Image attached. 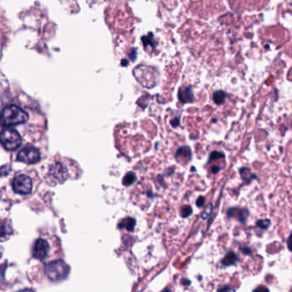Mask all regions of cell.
Masks as SVG:
<instances>
[{"mask_svg":"<svg viewBox=\"0 0 292 292\" xmlns=\"http://www.w3.org/2000/svg\"><path fill=\"white\" fill-rule=\"evenodd\" d=\"M33 292V291H32V289H24V290H22V291H20V292Z\"/></svg>","mask_w":292,"mask_h":292,"instance_id":"25","label":"cell"},{"mask_svg":"<svg viewBox=\"0 0 292 292\" xmlns=\"http://www.w3.org/2000/svg\"><path fill=\"white\" fill-rule=\"evenodd\" d=\"M226 97H227V94H226L225 92H223V91H216L214 93V95H213V99H214L216 104L221 105V104L224 103V102H225Z\"/></svg>","mask_w":292,"mask_h":292,"instance_id":"14","label":"cell"},{"mask_svg":"<svg viewBox=\"0 0 292 292\" xmlns=\"http://www.w3.org/2000/svg\"><path fill=\"white\" fill-rule=\"evenodd\" d=\"M229 217L236 218L239 222L244 223L247 220L249 216V211L246 209H239V208H231L227 212Z\"/></svg>","mask_w":292,"mask_h":292,"instance_id":"8","label":"cell"},{"mask_svg":"<svg viewBox=\"0 0 292 292\" xmlns=\"http://www.w3.org/2000/svg\"><path fill=\"white\" fill-rule=\"evenodd\" d=\"M287 245H288V249H289L290 251L292 252V234L290 235L288 239H287Z\"/></svg>","mask_w":292,"mask_h":292,"instance_id":"22","label":"cell"},{"mask_svg":"<svg viewBox=\"0 0 292 292\" xmlns=\"http://www.w3.org/2000/svg\"><path fill=\"white\" fill-rule=\"evenodd\" d=\"M177 160L180 162V161H189L192 158V152L189 148L181 147L177 151L176 156H175Z\"/></svg>","mask_w":292,"mask_h":292,"instance_id":"11","label":"cell"},{"mask_svg":"<svg viewBox=\"0 0 292 292\" xmlns=\"http://www.w3.org/2000/svg\"><path fill=\"white\" fill-rule=\"evenodd\" d=\"M238 256L234 252L230 251L229 253L227 254V256H226L222 262L225 266H231V265H234L238 261Z\"/></svg>","mask_w":292,"mask_h":292,"instance_id":"13","label":"cell"},{"mask_svg":"<svg viewBox=\"0 0 292 292\" xmlns=\"http://www.w3.org/2000/svg\"><path fill=\"white\" fill-rule=\"evenodd\" d=\"M239 172H240L241 177L243 178V180H249V178H248V177H250V179H251V180H253L254 179H257V175L251 173V169H250V168H247V167L240 168ZM249 181H250V180H249Z\"/></svg>","mask_w":292,"mask_h":292,"instance_id":"15","label":"cell"},{"mask_svg":"<svg viewBox=\"0 0 292 292\" xmlns=\"http://www.w3.org/2000/svg\"><path fill=\"white\" fill-rule=\"evenodd\" d=\"M0 142L8 151H14L22 144V138L16 130L5 129L0 133Z\"/></svg>","mask_w":292,"mask_h":292,"instance_id":"3","label":"cell"},{"mask_svg":"<svg viewBox=\"0 0 292 292\" xmlns=\"http://www.w3.org/2000/svg\"><path fill=\"white\" fill-rule=\"evenodd\" d=\"M14 192L22 195H26L32 192V182L30 177L25 174H20L14 179L12 183Z\"/></svg>","mask_w":292,"mask_h":292,"instance_id":"4","label":"cell"},{"mask_svg":"<svg viewBox=\"0 0 292 292\" xmlns=\"http://www.w3.org/2000/svg\"><path fill=\"white\" fill-rule=\"evenodd\" d=\"M135 180H136V176H135L134 173L129 172V173L126 174V176L123 179V185L126 186H131Z\"/></svg>","mask_w":292,"mask_h":292,"instance_id":"16","label":"cell"},{"mask_svg":"<svg viewBox=\"0 0 292 292\" xmlns=\"http://www.w3.org/2000/svg\"><path fill=\"white\" fill-rule=\"evenodd\" d=\"M219 171H220V167H216V166H213V167H212L213 173H218Z\"/></svg>","mask_w":292,"mask_h":292,"instance_id":"24","label":"cell"},{"mask_svg":"<svg viewBox=\"0 0 292 292\" xmlns=\"http://www.w3.org/2000/svg\"><path fill=\"white\" fill-rule=\"evenodd\" d=\"M0 257H1V253H0Z\"/></svg>","mask_w":292,"mask_h":292,"instance_id":"26","label":"cell"},{"mask_svg":"<svg viewBox=\"0 0 292 292\" xmlns=\"http://www.w3.org/2000/svg\"><path fill=\"white\" fill-rule=\"evenodd\" d=\"M179 98L183 103H190L193 101V93L190 87L180 89L179 92Z\"/></svg>","mask_w":292,"mask_h":292,"instance_id":"10","label":"cell"},{"mask_svg":"<svg viewBox=\"0 0 292 292\" xmlns=\"http://www.w3.org/2000/svg\"><path fill=\"white\" fill-rule=\"evenodd\" d=\"M204 202H205V198L203 196H200L196 201V205L198 206V207H202L204 204Z\"/></svg>","mask_w":292,"mask_h":292,"instance_id":"21","label":"cell"},{"mask_svg":"<svg viewBox=\"0 0 292 292\" xmlns=\"http://www.w3.org/2000/svg\"><path fill=\"white\" fill-rule=\"evenodd\" d=\"M253 292H270L269 290L267 289L266 287L263 286H259L257 287V289L255 290Z\"/></svg>","mask_w":292,"mask_h":292,"instance_id":"20","label":"cell"},{"mask_svg":"<svg viewBox=\"0 0 292 292\" xmlns=\"http://www.w3.org/2000/svg\"><path fill=\"white\" fill-rule=\"evenodd\" d=\"M257 226L258 227H260V229H262V230H266L271 226V222H270V220H267V219L266 220V219L265 220H259L257 222Z\"/></svg>","mask_w":292,"mask_h":292,"instance_id":"17","label":"cell"},{"mask_svg":"<svg viewBox=\"0 0 292 292\" xmlns=\"http://www.w3.org/2000/svg\"><path fill=\"white\" fill-rule=\"evenodd\" d=\"M225 157L224 154H222L221 152H217V151H215V152H213L212 154L210 155V158H209V160L210 161H215L217 160V159H220V158H223Z\"/></svg>","mask_w":292,"mask_h":292,"instance_id":"19","label":"cell"},{"mask_svg":"<svg viewBox=\"0 0 292 292\" xmlns=\"http://www.w3.org/2000/svg\"><path fill=\"white\" fill-rule=\"evenodd\" d=\"M17 159L24 163H36L40 160V153L39 150L35 147L29 146L20 151L19 154L17 156Z\"/></svg>","mask_w":292,"mask_h":292,"instance_id":"5","label":"cell"},{"mask_svg":"<svg viewBox=\"0 0 292 292\" xmlns=\"http://www.w3.org/2000/svg\"><path fill=\"white\" fill-rule=\"evenodd\" d=\"M135 224H136V222H135L134 219L129 217V218L122 220V222L120 223L118 227L121 229L125 228L126 230H128V231H132L134 229Z\"/></svg>","mask_w":292,"mask_h":292,"instance_id":"12","label":"cell"},{"mask_svg":"<svg viewBox=\"0 0 292 292\" xmlns=\"http://www.w3.org/2000/svg\"><path fill=\"white\" fill-rule=\"evenodd\" d=\"M50 173L54 179L56 180H60L63 181L67 178V169L65 168L64 165H62L61 163H56L51 167V170H50Z\"/></svg>","mask_w":292,"mask_h":292,"instance_id":"7","label":"cell"},{"mask_svg":"<svg viewBox=\"0 0 292 292\" xmlns=\"http://www.w3.org/2000/svg\"><path fill=\"white\" fill-rule=\"evenodd\" d=\"M29 119V116L23 109L16 105L7 106L0 112V123L3 126L23 124Z\"/></svg>","mask_w":292,"mask_h":292,"instance_id":"1","label":"cell"},{"mask_svg":"<svg viewBox=\"0 0 292 292\" xmlns=\"http://www.w3.org/2000/svg\"><path fill=\"white\" fill-rule=\"evenodd\" d=\"M50 246L47 243V241L45 239L39 238L36 241L34 246H33V251H32V256L38 260H43L48 255Z\"/></svg>","mask_w":292,"mask_h":292,"instance_id":"6","label":"cell"},{"mask_svg":"<svg viewBox=\"0 0 292 292\" xmlns=\"http://www.w3.org/2000/svg\"><path fill=\"white\" fill-rule=\"evenodd\" d=\"M193 213V209L190 206H185L181 209V215L183 217H187Z\"/></svg>","mask_w":292,"mask_h":292,"instance_id":"18","label":"cell"},{"mask_svg":"<svg viewBox=\"0 0 292 292\" xmlns=\"http://www.w3.org/2000/svg\"><path fill=\"white\" fill-rule=\"evenodd\" d=\"M12 233H13V229L8 222H0V241L3 242L9 239Z\"/></svg>","mask_w":292,"mask_h":292,"instance_id":"9","label":"cell"},{"mask_svg":"<svg viewBox=\"0 0 292 292\" xmlns=\"http://www.w3.org/2000/svg\"><path fill=\"white\" fill-rule=\"evenodd\" d=\"M45 272L49 279L57 282L67 278L69 273V266L64 260H54L46 265Z\"/></svg>","mask_w":292,"mask_h":292,"instance_id":"2","label":"cell"},{"mask_svg":"<svg viewBox=\"0 0 292 292\" xmlns=\"http://www.w3.org/2000/svg\"><path fill=\"white\" fill-rule=\"evenodd\" d=\"M242 251H243V252H244V254H247V255H251V251L250 248H244V249H242Z\"/></svg>","mask_w":292,"mask_h":292,"instance_id":"23","label":"cell"}]
</instances>
